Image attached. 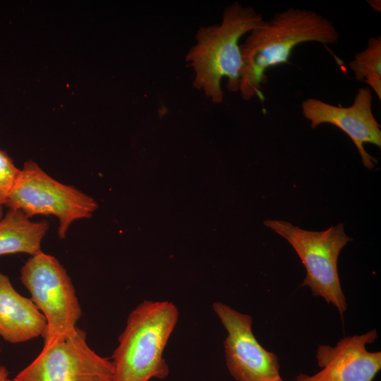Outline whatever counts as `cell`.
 I'll return each mask as SVG.
<instances>
[{"mask_svg":"<svg viewBox=\"0 0 381 381\" xmlns=\"http://www.w3.org/2000/svg\"><path fill=\"white\" fill-rule=\"evenodd\" d=\"M339 39V31L332 23L311 10L289 8L276 13L269 20H263L240 45L242 69L238 92L242 99L258 97L263 102L267 71L289 63L290 55L298 44H333Z\"/></svg>","mask_w":381,"mask_h":381,"instance_id":"6da1fadb","label":"cell"},{"mask_svg":"<svg viewBox=\"0 0 381 381\" xmlns=\"http://www.w3.org/2000/svg\"><path fill=\"white\" fill-rule=\"evenodd\" d=\"M263 18L253 7L235 1L223 11L218 24L201 26L186 61L193 71V87L212 102H223L222 80L226 88L239 91L242 69L241 37L258 26Z\"/></svg>","mask_w":381,"mask_h":381,"instance_id":"7a4b0ae2","label":"cell"},{"mask_svg":"<svg viewBox=\"0 0 381 381\" xmlns=\"http://www.w3.org/2000/svg\"><path fill=\"white\" fill-rule=\"evenodd\" d=\"M179 316L177 307L168 301L145 300L129 313L111 357L114 381H150L169 375L163 353Z\"/></svg>","mask_w":381,"mask_h":381,"instance_id":"3957f363","label":"cell"},{"mask_svg":"<svg viewBox=\"0 0 381 381\" xmlns=\"http://www.w3.org/2000/svg\"><path fill=\"white\" fill-rule=\"evenodd\" d=\"M264 225L285 238L304 265L306 274L301 286H308L315 296L323 298L335 306L341 316L347 304L338 274V258L341 249L353 239L342 223L322 231L303 229L291 223L266 219Z\"/></svg>","mask_w":381,"mask_h":381,"instance_id":"277c9868","label":"cell"},{"mask_svg":"<svg viewBox=\"0 0 381 381\" xmlns=\"http://www.w3.org/2000/svg\"><path fill=\"white\" fill-rule=\"evenodd\" d=\"M4 206L20 210L28 218L35 215L55 216L59 220L58 235L61 239L74 221L90 219L98 207L92 197L57 181L32 160L24 162Z\"/></svg>","mask_w":381,"mask_h":381,"instance_id":"5b68a950","label":"cell"},{"mask_svg":"<svg viewBox=\"0 0 381 381\" xmlns=\"http://www.w3.org/2000/svg\"><path fill=\"white\" fill-rule=\"evenodd\" d=\"M20 279L45 318L44 345L76 327L81 308L69 275L54 256L42 251L31 256L21 267Z\"/></svg>","mask_w":381,"mask_h":381,"instance_id":"8992f818","label":"cell"},{"mask_svg":"<svg viewBox=\"0 0 381 381\" xmlns=\"http://www.w3.org/2000/svg\"><path fill=\"white\" fill-rule=\"evenodd\" d=\"M13 381H114L111 361L100 356L76 327L44 345L38 356Z\"/></svg>","mask_w":381,"mask_h":381,"instance_id":"52a82bcc","label":"cell"},{"mask_svg":"<svg viewBox=\"0 0 381 381\" xmlns=\"http://www.w3.org/2000/svg\"><path fill=\"white\" fill-rule=\"evenodd\" d=\"M213 310L227 332L224 341L226 368L236 381H284L277 356L265 349L252 330V318L221 302Z\"/></svg>","mask_w":381,"mask_h":381,"instance_id":"ba28073f","label":"cell"},{"mask_svg":"<svg viewBox=\"0 0 381 381\" xmlns=\"http://www.w3.org/2000/svg\"><path fill=\"white\" fill-rule=\"evenodd\" d=\"M373 92L369 87H360L349 107H339L321 99L308 98L301 103V111L310 127L324 123L341 129L353 141L363 166L373 169L377 160L365 149V143L381 147L380 125L373 112Z\"/></svg>","mask_w":381,"mask_h":381,"instance_id":"9c48e42d","label":"cell"},{"mask_svg":"<svg viewBox=\"0 0 381 381\" xmlns=\"http://www.w3.org/2000/svg\"><path fill=\"white\" fill-rule=\"evenodd\" d=\"M377 338L375 329L341 339L335 346L320 345L316 359L321 368L309 375L299 374L296 381H373L381 369V352L366 345Z\"/></svg>","mask_w":381,"mask_h":381,"instance_id":"30bf717a","label":"cell"},{"mask_svg":"<svg viewBox=\"0 0 381 381\" xmlns=\"http://www.w3.org/2000/svg\"><path fill=\"white\" fill-rule=\"evenodd\" d=\"M47 322L31 298L20 294L0 272V337L11 344L43 336Z\"/></svg>","mask_w":381,"mask_h":381,"instance_id":"8fae6325","label":"cell"},{"mask_svg":"<svg viewBox=\"0 0 381 381\" xmlns=\"http://www.w3.org/2000/svg\"><path fill=\"white\" fill-rule=\"evenodd\" d=\"M47 220L32 222L17 210L8 209L0 219V256L42 252L41 243L49 230Z\"/></svg>","mask_w":381,"mask_h":381,"instance_id":"7c38bea8","label":"cell"},{"mask_svg":"<svg viewBox=\"0 0 381 381\" xmlns=\"http://www.w3.org/2000/svg\"><path fill=\"white\" fill-rule=\"evenodd\" d=\"M354 78L365 82L381 99V37H371L366 47L354 54L349 64Z\"/></svg>","mask_w":381,"mask_h":381,"instance_id":"4fadbf2b","label":"cell"},{"mask_svg":"<svg viewBox=\"0 0 381 381\" xmlns=\"http://www.w3.org/2000/svg\"><path fill=\"white\" fill-rule=\"evenodd\" d=\"M20 174L10 156L0 150V205L4 206Z\"/></svg>","mask_w":381,"mask_h":381,"instance_id":"5bb4252c","label":"cell"},{"mask_svg":"<svg viewBox=\"0 0 381 381\" xmlns=\"http://www.w3.org/2000/svg\"><path fill=\"white\" fill-rule=\"evenodd\" d=\"M0 381H13L10 378L9 373L4 365H0Z\"/></svg>","mask_w":381,"mask_h":381,"instance_id":"9a60e30c","label":"cell"},{"mask_svg":"<svg viewBox=\"0 0 381 381\" xmlns=\"http://www.w3.org/2000/svg\"><path fill=\"white\" fill-rule=\"evenodd\" d=\"M369 6L375 11L380 12L381 11V1L380 0H368Z\"/></svg>","mask_w":381,"mask_h":381,"instance_id":"2e32d148","label":"cell"},{"mask_svg":"<svg viewBox=\"0 0 381 381\" xmlns=\"http://www.w3.org/2000/svg\"><path fill=\"white\" fill-rule=\"evenodd\" d=\"M4 213L3 206L0 205V219L4 217Z\"/></svg>","mask_w":381,"mask_h":381,"instance_id":"e0dca14e","label":"cell"}]
</instances>
